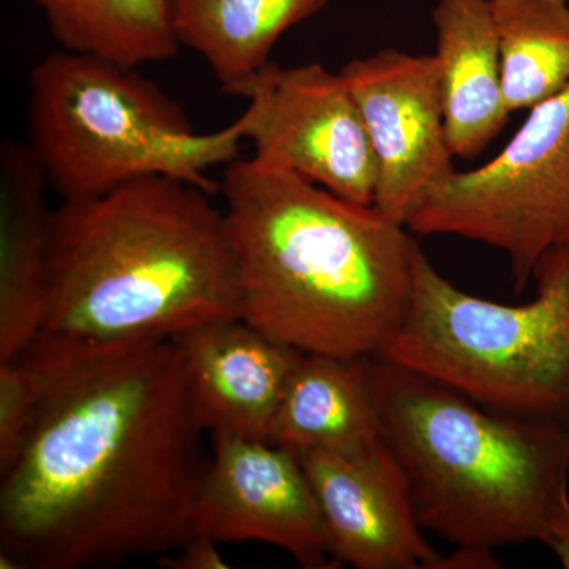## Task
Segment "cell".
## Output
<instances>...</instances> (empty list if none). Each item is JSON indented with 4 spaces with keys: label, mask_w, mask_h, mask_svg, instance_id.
Segmentation results:
<instances>
[{
    "label": "cell",
    "mask_w": 569,
    "mask_h": 569,
    "mask_svg": "<svg viewBox=\"0 0 569 569\" xmlns=\"http://www.w3.org/2000/svg\"><path fill=\"white\" fill-rule=\"evenodd\" d=\"M296 452V451H295ZM337 563L433 569L406 475L383 441L355 452L298 451Z\"/></svg>",
    "instance_id": "obj_11"
},
{
    "label": "cell",
    "mask_w": 569,
    "mask_h": 569,
    "mask_svg": "<svg viewBox=\"0 0 569 569\" xmlns=\"http://www.w3.org/2000/svg\"><path fill=\"white\" fill-rule=\"evenodd\" d=\"M539 542L548 546L561 567L569 569V489L568 482H565L552 501H550L545 519H542L541 533Z\"/></svg>",
    "instance_id": "obj_20"
},
{
    "label": "cell",
    "mask_w": 569,
    "mask_h": 569,
    "mask_svg": "<svg viewBox=\"0 0 569 569\" xmlns=\"http://www.w3.org/2000/svg\"><path fill=\"white\" fill-rule=\"evenodd\" d=\"M246 140L257 162L301 176L359 204L376 201L378 164L365 119L340 73L271 62L247 89Z\"/></svg>",
    "instance_id": "obj_8"
},
{
    "label": "cell",
    "mask_w": 569,
    "mask_h": 569,
    "mask_svg": "<svg viewBox=\"0 0 569 569\" xmlns=\"http://www.w3.org/2000/svg\"><path fill=\"white\" fill-rule=\"evenodd\" d=\"M370 358L302 355L280 400L271 443L296 452H355L380 443Z\"/></svg>",
    "instance_id": "obj_15"
},
{
    "label": "cell",
    "mask_w": 569,
    "mask_h": 569,
    "mask_svg": "<svg viewBox=\"0 0 569 569\" xmlns=\"http://www.w3.org/2000/svg\"><path fill=\"white\" fill-rule=\"evenodd\" d=\"M48 181L28 144L0 152V361L39 336L48 302Z\"/></svg>",
    "instance_id": "obj_13"
},
{
    "label": "cell",
    "mask_w": 569,
    "mask_h": 569,
    "mask_svg": "<svg viewBox=\"0 0 569 569\" xmlns=\"http://www.w3.org/2000/svg\"><path fill=\"white\" fill-rule=\"evenodd\" d=\"M61 50L140 69L168 61L179 44L171 0H32Z\"/></svg>",
    "instance_id": "obj_17"
},
{
    "label": "cell",
    "mask_w": 569,
    "mask_h": 569,
    "mask_svg": "<svg viewBox=\"0 0 569 569\" xmlns=\"http://www.w3.org/2000/svg\"><path fill=\"white\" fill-rule=\"evenodd\" d=\"M500 567V561L496 559L492 550L468 548V546H458L451 556H440V559L433 565V569H496Z\"/></svg>",
    "instance_id": "obj_22"
},
{
    "label": "cell",
    "mask_w": 569,
    "mask_h": 569,
    "mask_svg": "<svg viewBox=\"0 0 569 569\" xmlns=\"http://www.w3.org/2000/svg\"><path fill=\"white\" fill-rule=\"evenodd\" d=\"M211 197L151 176L62 201L51 213L47 313L36 339L119 346L239 318L227 223Z\"/></svg>",
    "instance_id": "obj_3"
},
{
    "label": "cell",
    "mask_w": 569,
    "mask_h": 569,
    "mask_svg": "<svg viewBox=\"0 0 569 569\" xmlns=\"http://www.w3.org/2000/svg\"><path fill=\"white\" fill-rule=\"evenodd\" d=\"M329 0H171L181 47L200 54L223 92L244 97L284 32Z\"/></svg>",
    "instance_id": "obj_16"
},
{
    "label": "cell",
    "mask_w": 569,
    "mask_h": 569,
    "mask_svg": "<svg viewBox=\"0 0 569 569\" xmlns=\"http://www.w3.org/2000/svg\"><path fill=\"white\" fill-rule=\"evenodd\" d=\"M173 339L204 432L271 441L284 388L305 353L242 318L208 321Z\"/></svg>",
    "instance_id": "obj_12"
},
{
    "label": "cell",
    "mask_w": 569,
    "mask_h": 569,
    "mask_svg": "<svg viewBox=\"0 0 569 569\" xmlns=\"http://www.w3.org/2000/svg\"><path fill=\"white\" fill-rule=\"evenodd\" d=\"M212 438L193 507V535L220 542H266L307 569L335 568L320 507L305 467L271 441Z\"/></svg>",
    "instance_id": "obj_10"
},
{
    "label": "cell",
    "mask_w": 569,
    "mask_h": 569,
    "mask_svg": "<svg viewBox=\"0 0 569 569\" xmlns=\"http://www.w3.org/2000/svg\"><path fill=\"white\" fill-rule=\"evenodd\" d=\"M220 542L212 538L193 535L186 545L167 556L159 557L162 567L171 569H227L228 561L219 550Z\"/></svg>",
    "instance_id": "obj_21"
},
{
    "label": "cell",
    "mask_w": 569,
    "mask_h": 569,
    "mask_svg": "<svg viewBox=\"0 0 569 569\" xmlns=\"http://www.w3.org/2000/svg\"><path fill=\"white\" fill-rule=\"evenodd\" d=\"M432 21L449 146L455 157L471 160L511 116L492 10L489 0H437Z\"/></svg>",
    "instance_id": "obj_14"
},
{
    "label": "cell",
    "mask_w": 569,
    "mask_h": 569,
    "mask_svg": "<svg viewBox=\"0 0 569 569\" xmlns=\"http://www.w3.org/2000/svg\"><path fill=\"white\" fill-rule=\"evenodd\" d=\"M339 73L376 152L373 206L407 227L430 190L456 171L436 56L388 48L353 59Z\"/></svg>",
    "instance_id": "obj_9"
},
{
    "label": "cell",
    "mask_w": 569,
    "mask_h": 569,
    "mask_svg": "<svg viewBox=\"0 0 569 569\" xmlns=\"http://www.w3.org/2000/svg\"><path fill=\"white\" fill-rule=\"evenodd\" d=\"M48 383L47 370L31 351L0 361V475L20 458L47 399Z\"/></svg>",
    "instance_id": "obj_19"
},
{
    "label": "cell",
    "mask_w": 569,
    "mask_h": 569,
    "mask_svg": "<svg viewBox=\"0 0 569 569\" xmlns=\"http://www.w3.org/2000/svg\"><path fill=\"white\" fill-rule=\"evenodd\" d=\"M26 350L50 383L0 475V568H108L186 545L208 462L174 339Z\"/></svg>",
    "instance_id": "obj_1"
},
{
    "label": "cell",
    "mask_w": 569,
    "mask_h": 569,
    "mask_svg": "<svg viewBox=\"0 0 569 569\" xmlns=\"http://www.w3.org/2000/svg\"><path fill=\"white\" fill-rule=\"evenodd\" d=\"M509 112L530 111L569 84V0H489Z\"/></svg>",
    "instance_id": "obj_18"
},
{
    "label": "cell",
    "mask_w": 569,
    "mask_h": 569,
    "mask_svg": "<svg viewBox=\"0 0 569 569\" xmlns=\"http://www.w3.org/2000/svg\"><path fill=\"white\" fill-rule=\"evenodd\" d=\"M407 228L500 250L522 290L539 260L569 241V84L531 108L497 157L433 187Z\"/></svg>",
    "instance_id": "obj_7"
},
{
    "label": "cell",
    "mask_w": 569,
    "mask_h": 569,
    "mask_svg": "<svg viewBox=\"0 0 569 569\" xmlns=\"http://www.w3.org/2000/svg\"><path fill=\"white\" fill-rule=\"evenodd\" d=\"M220 192L239 318L302 353H380L410 302V230L252 157L227 164Z\"/></svg>",
    "instance_id": "obj_2"
},
{
    "label": "cell",
    "mask_w": 569,
    "mask_h": 569,
    "mask_svg": "<svg viewBox=\"0 0 569 569\" xmlns=\"http://www.w3.org/2000/svg\"><path fill=\"white\" fill-rule=\"evenodd\" d=\"M249 118L198 133L181 104L134 67L66 50L31 71L28 148L62 201L151 176L220 189L209 171L239 159Z\"/></svg>",
    "instance_id": "obj_5"
},
{
    "label": "cell",
    "mask_w": 569,
    "mask_h": 569,
    "mask_svg": "<svg viewBox=\"0 0 569 569\" xmlns=\"http://www.w3.org/2000/svg\"><path fill=\"white\" fill-rule=\"evenodd\" d=\"M381 441L406 475L421 529L493 550L538 541L569 482V427L500 413L432 378L370 358Z\"/></svg>",
    "instance_id": "obj_4"
},
{
    "label": "cell",
    "mask_w": 569,
    "mask_h": 569,
    "mask_svg": "<svg viewBox=\"0 0 569 569\" xmlns=\"http://www.w3.org/2000/svg\"><path fill=\"white\" fill-rule=\"evenodd\" d=\"M537 295L507 306L459 290L418 246L406 316L389 359L512 417H569V241L533 272Z\"/></svg>",
    "instance_id": "obj_6"
}]
</instances>
